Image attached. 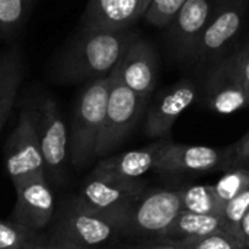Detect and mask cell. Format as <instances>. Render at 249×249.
Listing matches in <instances>:
<instances>
[{
    "mask_svg": "<svg viewBox=\"0 0 249 249\" xmlns=\"http://www.w3.org/2000/svg\"><path fill=\"white\" fill-rule=\"evenodd\" d=\"M35 120L36 134L44 158L45 177L51 185L64 182L69 163V125L57 101L50 95L28 101Z\"/></svg>",
    "mask_w": 249,
    "mask_h": 249,
    "instance_id": "5",
    "label": "cell"
},
{
    "mask_svg": "<svg viewBox=\"0 0 249 249\" xmlns=\"http://www.w3.org/2000/svg\"><path fill=\"white\" fill-rule=\"evenodd\" d=\"M26 73L25 57L18 45L0 51V131L16 102Z\"/></svg>",
    "mask_w": 249,
    "mask_h": 249,
    "instance_id": "18",
    "label": "cell"
},
{
    "mask_svg": "<svg viewBox=\"0 0 249 249\" xmlns=\"http://www.w3.org/2000/svg\"><path fill=\"white\" fill-rule=\"evenodd\" d=\"M236 238L239 239V242L244 247V249H249V209L248 212L245 213V216L242 217L239 226H238Z\"/></svg>",
    "mask_w": 249,
    "mask_h": 249,
    "instance_id": "29",
    "label": "cell"
},
{
    "mask_svg": "<svg viewBox=\"0 0 249 249\" xmlns=\"http://www.w3.org/2000/svg\"><path fill=\"white\" fill-rule=\"evenodd\" d=\"M228 147L185 144L168 140L159 155L155 171L166 177L201 175L228 171Z\"/></svg>",
    "mask_w": 249,
    "mask_h": 249,
    "instance_id": "12",
    "label": "cell"
},
{
    "mask_svg": "<svg viewBox=\"0 0 249 249\" xmlns=\"http://www.w3.org/2000/svg\"><path fill=\"white\" fill-rule=\"evenodd\" d=\"M182 210L179 188H144L121 217V238L156 241Z\"/></svg>",
    "mask_w": 249,
    "mask_h": 249,
    "instance_id": "4",
    "label": "cell"
},
{
    "mask_svg": "<svg viewBox=\"0 0 249 249\" xmlns=\"http://www.w3.org/2000/svg\"><path fill=\"white\" fill-rule=\"evenodd\" d=\"M144 188L146 185L142 181H125L89 174L80 184L74 197L85 207L118 219L121 223L123 214L137 200Z\"/></svg>",
    "mask_w": 249,
    "mask_h": 249,
    "instance_id": "9",
    "label": "cell"
},
{
    "mask_svg": "<svg viewBox=\"0 0 249 249\" xmlns=\"http://www.w3.org/2000/svg\"><path fill=\"white\" fill-rule=\"evenodd\" d=\"M214 4V0H187L166 26L171 47L178 60L193 61L196 47Z\"/></svg>",
    "mask_w": 249,
    "mask_h": 249,
    "instance_id": "15",
    "label": "cell"
},
{
    "mask_svg": "<svg viewBox=\"0 0 249 249\" xmlns=\"http://www.w3.org/2000/svg\"><path fill=\"white\" fill-rule=\"evenodd\" d=\"M198 96V88L191 79L175 83L153 93L144 115V134L150 139H168L177 120Z\"/></svg>",
    "mask_w": 249,
    "mask_h": 249,
    "instance_id": "11",
    "label": "cell"
},
{
    "mask_svg": "<svg viewBox=\"0 0 249 249\" xmlns=\"http://www.w3.org/2000/svg\"><path fill=\"white\" fill-rule=\"evenodd\" d=\"M150 1H152V0H143V3H144V7H146V10H147V7H149Z\"/></svg>",
    "mask_w": 249,
    "mask_h": 249,
    "instance_id": "33",
    "label": "cell"
},
{
    "mask_svg": "<svg viewBox=\"0 0 249 249\" xmlns=\"http://www.w3.org/2000/svg\"><path fill=\"white\" fill-rule=\"evenodd\" d=\"M150 99L143 98L123 85L115 73L109 74V92L101 137L98 140L95 159L108 156L144 120Z\"/></svg>",
    "mask_w": 249,
    "mask_h": 249,
    "instance_id": "6",
    "label": "cell"
},
{
    "mask_svg": "<svg viewBox=\"0 0 249 249\" xmlns=\"http://www.w3.org/2000/svg\"><path fill=\"white\" fill-rule=\"evenodd\" d=\"M146 13L143 0H88L80 28L128 29Z\"/></svg>",
    "mask_w": 249,
    "mask_h": 249,
    "instance_id": "17",
    "label": "cell"
},
{
    "mask_svg": "<svg viewBox=\"0 0 249 249\" xmlns=\"http://www.w3.org/2000/svg\"><path fill=\"white\" fill-rule=\"evenodd\" d=\"M109 76L85 83L79 90L69 124V163L82 169L95 159L104 127Z\"/></svg>",
    "mask_w": 249,
    "mask_h": 249,
    "instance_id": "3",
    "label": "cell"
},
{
    "mask_svg": "<svg viewBox=\"0 0 249 249\" xmlns=\"http://www.w3.org/2000/svg\"><path fill=\"white\" fill-rule=\"evenodd\" d=\"M6 171L13 188L36 177H45L44 158L36 134L34 112L26 101L4 147Z\"/></svg>",
    "mask_w": 249,
    "mask_h": 249,
    "instance_id": "7",
    "label": "cell"
},
{
    "mask_svg": "<svg viewBox=\"0 0 249 249\" xmlns=\"http://www.w3.org/2000/svg\"><path fill=\"white\" fill-rule=\"evenodd\" d=\"M219 200L225 204L249 188V169H232L213 185Z\"/></svg>",
    "mask_w": 249,
    "mask_h": 249,
    "instance_id": "23",
    "label": "cell"
},
{
    "mask_svg": "<svg viewBox=\"0 0 249 249\" xmlns=\"http://www.w3.org/2000/svg\"><path fill=\"white\" fill-rule=\"evenodd\" d=\"M139 36L133 28L117 31L80 28L53 57L50 77L63 85H85L108 77Z\"/></svg>",
    "mask_w": 249,
    "mask_h": 249,
    "instance_id": "1",
    "label": "cell"
},
{
    "mask_svg": "<svg viewBox=\"0 0 249 249\" xmlns=\"http://www.w3.org/2000/svg\"><path fill=\"white\" fill-rule=\"evenodd\" d=\"M185 1L187 0H152L143 18L153 26L166 28Z\"/></svg>",
    "mask_w": 249,
    "mask_h": 249,
    "instance_id": "25",
    "label": "cell"
},
{
    "mask_svg": "<svg viewBox=\"0 0 249 249\" xmlns=\"http://www.w3.org/2000/svg\"><path fill=\"white\" fill-rule=\"evenodd\" d=\"M41 235L19 226L18 223L0 219V249H34Z\"/></svg>",
    "mask_w": 249,
    "mask_h": 249,
    "instance_id": "22",
    "label": "cell"
},
{
    "mask_svg": "<svg viewBox=\"0 0 249 249\" xmlns=\"http://www.w3.org/2000/svg\"><path fill=\"white\" fill-rule=\"evenodd\" d=\"M121 239L118 219L96 213L71 196L55 209L41 241L54 249H109Z\"/></svg>",
    "mask_w": 249,
    "mask_h": 249,
    "instance_id": "2",
    "label": "cell"
},
{
    "mask_svg": "<svg viewBox=\"0 0 249 249\" xmlns=\"http://www.w3.org/2000/svg\"><path fill=\"white\" fill-rule=\"evenodd\" d=\"M34 249H54V248H53V247H50V245H47V244H44V242L39 239V242L35 245V248Z\"/></svg>",
    "mask_w": 249,
    "mask_h": 249,
    "instance_id": "31",
    "label": "cell"
},
{
    "mask_svg": "<svg viewBox=\"0 0 249 249\" xmlns=\"http://www.w3.org/2000/svg\"><path fill=\"white\" fill-rule=\"evenodd\" d=\"M248 0L214 4L210 19L196 47L193 63H214L229 53L232 42L242 31Z\"/></svg>",
    "mask_w": 249,
    "mask_h": 249,
    "instance_id": "10",
    "label": "cell"
},
{
    "mask_svg": "<svg viewBox=\"0 0 249 249\" xmlns=\"http://www.w3.org/2000/svg\"><path fill=\"white\" fill-rule=\"evenodd\" d=\"M204 102L222 115L249 107V93L239 73L238 47L212 63L204 82Z\"/></svg>",
    "mask_w": 249,
    "mask_h": 249,
    "instance_id": "8",
    "label": "cell"
},
{
    "mask_svg": "<svg viewBox=\"0 0 249 249\" xmlns=\"http://www.w3.org/2000/svg\"><path fill=\"white\" fill-rule=\"evenodd\" d=\"M36 0H0V38L10 41L25 28Z\"/></svg>",
    "mask_w": 249,
    "mask_h": 249,
    "instance_id": "20",
    "label": "cell"
},
{
    "mask_svg": "<svg viewBox=\"0 0 249 249\" xmlns=\"http://www.w3.org/2000/svg\"><path fill=\"white\" fill-rule=\"evenodd\" d=\"M182 207L187 212L198 214H214L220 216L223 203L219 200L213 185H188L179 188Z\"/></svg>",
    "mask_w": 249,
    "mask_h": 249,
    "instance_id": "21",
    "label": "cell"
},
{
    "mask_svg": "<svg viewBox=\"0 0 249 249\" xmlns=\"http://www.w3.org/2000/svg\"><path fill=\"white\" fill-rule=\"evenodd\" d=\"M238 1H245V0H214L216 4H223V3H238Z\"/></svg>",
    "mask_w": 249,
    "mask_h": 249,
    "instance_id": "32",
    "label": "cell"
},
{
    "mask_svg": "<svg viewBox=\"0 0 249 249\" xmlns=\"http://www.w3.org/2000/svg\"><path fill=\"white\" fill-rule=\"evenodd\" d=\"M249 209V188L244 191L242 194L236 196L235 198L229 200L228 203L223 204L222 212H220V220H222V229L235 235L238 226L245 216V213Z\"/></svg>",
    "mask_w": 249,
    "mask_h": 249,
    "instance_id": "24",
    "label": "cell"
},
{
    "mask_svg": "<svg viewBox=\"0 0 249 249\" xmlns=\"http://www.w3.org/2000/svg\"><path fill=\"white\" fill-rule=\"evenodd\" d=\"M118 80L137 95L150 99L159 77V57L153 45L139 36L112 70Z\"/></svg>",
    "mask_w": 249,
    "mask_h": 249,
    "instance_id": "14",
    "label": "cell"
},
{
    "mask_svg": "<svg viewBox=\"0 0 249 249\" xmlns=\"http://www.w3.org/2000/svg\"><path fill=\"white\" fill-rule=\"evenodd\" d=\"M238 64L242 82L249 93V42L238 47Z\"/></svg>",
    "mask_w": 249,
    "mask_h": 249,
    "instance_id": "28",
    "label": "cell"
},
{
    "mask_svg": "<svg viewBox=\"0 0 249 249\" xmlns=\"http://www.w3.org/2000/svg\"><path fill=\"white\" fill-rule=\"evenodd\" d=\"M219 229H222L220 216L198 214L182 210L169 225V228L156 239V242H166L182 247L190 242L198 241Z\"/></svg>",
    "mask_w": 249,
    "mask_h": 249,
    "instance_id": "19",
    "label": "cell"
},
{
    "mask_svg": "<svg viewBox=\"0 0 249 249\" xmlns=\"http://www.w3.org/2000/svg\"><path fill=\"white\" fill-rule=\"evenodd\" d=\"M15 191L16 203L9 220L38 235L44 233L57 209L53 187L47 177L32 178L15 187Z\"/></svg>",
    "mask_w": 249,
    "mask_h": 249,
    "instance_id": "13",
    "label": "cell"
},
{
    "mask_svg": "<svg viewBox=\"0 0 249 249\" xmlns=\"http://www.w3.org/2000/svg\"><path fill=\"white\" fill-rule=\"evenodd\" d=\"M181 249H244V247L241 245L239 239L223 231V229H219L198 241H194V242H190L187 245H182L179 247Z\"/></svg>",
    "mask_w": 249,
    "mask_h": 249,
    "instance_id": "26",
    "label": "cell"
},
{
    "mask_svg": "<svg viewBox=\"0 0 249 249\" xmlns=\"http://www.w3.org/2000/svg\"><path fill=\"white\" fill-rule=\"evenodd\" d=\"M169 139H159L144 147L127 150L115 156H105L89 174L125 181H140L147 172L155 171L160 152Z\"/></svg>",
    "mask_w": 249,
    "mask_h": 249,
    "instance_id": "16",
    "label": "cell"
},
{
    "mask_svg": "<svg viewBox=\"0 0 249 249\" xmlns=\"http://www.w3.org/2000/svg\"><path fill=\"white\" fill-rule=\"evenodd\" d=\"M121 249H181L177 245L172 244H166V242H156V241H149V242H140V244H134L130 247Z\"/></svg>",
    "mask_w": 249,
    "mask_h": 249,
    "instance_id": "30",
    "label": "cell"
},
{
    "mask_svg": "<svg viewBox=\"0 0 249 249\" xmlns=\"http://www.w3.org/2000/svg\"><path fill=\"white\" fill-rule=\"evenodd\" d=\"M228 171L249 169V130L238 142L228 146Z\"/></svg>",
    "mask_w": 249,
    "mask_h": 249,
    "instance_id": "27",
    "label": "cell"
}]
</instances>
